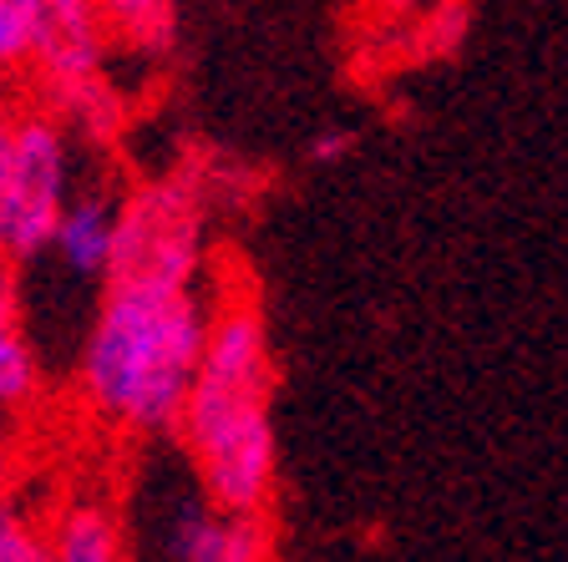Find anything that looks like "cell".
Listing matches in <instances>:
<instances>
[{"instance_id": "cell-1", "label": "cell", "mask_w": 568, "mask_h": 562, "mask_svg": "<svg viewBox=\"0 0 568 562\" xmlns=\"http://www.w3.org/2000/svg\"><path fill=\"white\" fill-rule=\"evenodd\" d=\"M274 350L254 289H229L203 325V355L173 431L199 467L209 512L264 517L274 502Z\"/></svg>"}, {"instance_id": "cell-2", "label": "cell", "mask_w": 568, "mask_h": 562, "mask_svg": "<svg viewBox=\"0 0 568 562\" xmlns=\"http://www.w3.org/2000/svg\"><path fill=\"white\" fill-rule=\"evenodd\" d=\"M193 289H106L82 350V400L97 421L132 436L173 431L203 355Z\"/></svg>"}, {"instance_id": "cell-3", "label": "cell", "mask_w": 568, "mask_h": 562, "mask_svg": "<svg viewBox=\"0 0 568 562\" xmlns=\"http://www.w3.org/2000/svg\"><path fill=\"white\" fill-rule=\"evenodd\" d=\"M203 269V187L163 173L112 203L106 289H193Z\"/></svg>"}, {"instance_id": "cell-4", "label": "cell", "mask_w": 568, "mask_h": 562, "mask_svg": "<svg viewBox=\"0 0 568 562\" xmlns=\"http://www.w3.org/2000/svg\"><path fill=\"white\" fill-rule=\"evenodd\" d=\"M106 31L97 6L87 0H36V41H31V82L51 117H82L92 132L118 122V96L102 76Z\"/></svg>"}, {"instance_id": "cell-5", "label": "cell", "mask_w": 568, "mask_h": 562, "mask_svg": "<svg viewBox=\"0 0 568 562\" xmlns=\"http://www.w3.org/2000/svg\"><path fill=\"white\" fill-rule=\"evenodd\" d=\"M67 132L47 106L16 102V142L11 173L0 183V264H26L47 254L57 218L67 208Z\"/></svg>"}, {"instance_id": "cell-6", "label": "cell", "mask_w": 568, "mask_h": 562, "mask_svg": "<svg viewBox=\"0 0 568 562\" xmlns=\"http://www.w3.org/2000/svg\"><path fill=\"white\" fill-rule=\"evenodd\" d=\"M47 552L51 562H128L118 507L102 497H71L47 522Z\"/></svg>"}, {"instance_id": "cell-7", "label": "cell", "mask_w": 568, "mask_h": 562, "mask_svg": "<svg viewBox=\"0 0 568 562\" xmlns=\"http://www.w3.org/2000/svg\"><path fill=\"white\" fill-rule=\"evenodd\" d=\"M41 396V360L31 350L21 319V294H16V269L0 264V410L31 406Z\"/></svg>"}, {"instance_id": "cell-8", "label": "cell", "mask_w": 568, "mask_h": 562, "mask_svg": "<svg viewBox=\"0 0 568 562\" xmlns=\"http://www.w3.org/2000/svg\"><path fill=\"white\" fill-rule=\"evenodd\" d=\"M51 248L61 254L71 274H87V279H102L106 274V254H112V198H67L57 218V234H51Z\"/></svg>"}, {"instance_id": "cell-9", "label": "cell", "mask_w": 568, "mask_h": 562, "mask_svg": "<svg viewBox=\"0 0 568 562\" xmlns=\"http://www.w3.org/2000/svg\"><path fill=\"white\" fill-rule=\"evenodd\" d=\"M106 31V47H132V51H168L173 47V25L178 11L168 0H112V6H97Z\"/></svg>"}, {"instance_id": "cell-10", "label": "cell", "mask_w": 568, "mask_h": 562, "mask_svg": "<svg viewBox=\"0 0 568 562\" xmlns=\"http://www.w3.org/2000/svg\"><path fill=\"white\" fill-rule=\"evenodd\" d=\"M36 41V0H0V92L6 76H21L31 67Z\"/></svg>"}, {"instance_id": "cell-11", "label": "cell", "mask_w": 568, "mask_h": 562, "mask_svg": "<svg viewBox=\"0 0 568 562\" xmlns=\"http://www.w3.org/2000/svg\"><path fill=\"white\" fill-rule=\"evenodd\" d=\"M178 562H229V522L219 512H189L178 528Z\"/></svg>"}, {"instance_id": "cell-12", "label": "cell", "mask_w": 568, "mask_h": 562, "mask_svg": "<svg viewBox=\"0 0 568 562\" xmlns=\"http://www.w3.org/2000/svg\"><path fill=\"white\" fill-rule=\"evenodd\" d=\"M0 562H51L47 522L26 517L21 507H0Z\"/></svg>"}, {"instance_id": "cell-13", "label": "cell", "mask_w": 568, "mask_h": 562, "mask_svg": "<svg viewBox=\"0 0 568 562\" xmlns=\"http://www.w3.org/2000/svg\"><path fill=\"white\" fill-rule=\"evenodd\" d=\"M11 142H16V102L11 92H0V183L11 173Z\"/></svg>"}, {"instance_id": "cell-14", "label": "cell", "mask_w": 568, "mask_h": 562, "mask_svg": "<svg viewBox=\"0 0 568 562\" xmlns=\"http://www.w3.org/2000/svg\"><path fill=\"white\" fill-rule=\"evenodd\" d=\"M11 487H16V467H11V451L0 441V507L11 502Z\"/></svg>"}, {"instance_id": "cell-15", "label": "cell", "mask_w": 568, "mask_h": 562, "mask_svg": "<svg viewBox=\"0 0 568 562\" xmlns=\"http://www.w3.org/2000/svg\"><path fill=\"white\" fill-rule=\"evenodd\" d=\"M341 147H351V137H345V132H325V137L315 142V157H341Z\"/></svg>"}]
</instances>
